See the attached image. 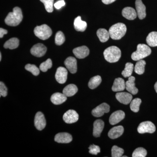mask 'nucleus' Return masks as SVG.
<instances>
[{
    "mask_svg": "<svg viewBox=\"0 0 157 157\" xmlns=\"http://www.w3.org/2000/svg\"><path fill=\"white\" fill-rule=\"evenodd\" d=\"M23 19V14L21 9L16 7L13 9V12H10L7 15L5 22L10 26H16L21 22Z\"/></svg>",
    "mask_w": 157,
    "mask_h": 157,
    "instance_id": "1",
    "label": "nucleus"
},
{
    "mask_svg": "<svg viewBox=\"0 0 157 157\" xmlns=\"http://www.w3.org/2000/svg\"><path fill=\"white\" fill-rule=\"evenodd\" d=\"M127 27L122 23H118L113 25L109 29V36L113 40H119L125 35Z\"/></svg>",
    "mask_w": 157,
    "mask_h": 157,
    "instance_id": "2",
    "label": "nucleus"
},
{
    "mask_svg": "<svg viewBox=\"0 0 157 157\" xmlns=\"http://www.w3.org/2000/svg\"><path fill=\"white\" fill-rule=\"evenodd\" d=\"M104 55L106 60L110 63L118 61L121 56L120 48L115 46H110L104 50Z\"/></svg>",
    "mask_w": 157,
    "mask_h": 157,
    "instance_id": "3",
    "label": "nucleus"
},
{
    "mask_svg": "<svg viewBox=\"0 0 157 157\" xmlns=\"http://www.w3.org/2000/svg\"><path fill=\"white\" fill-rule=\"evenodd\" d=\"M151 52V49L148 45L144 44L137 45V49L132 55V59L134 61H138L148 56Z\"/></svg>",
    "mask_w": 157,
    "mask_h": 157,
    "instance_id": "4",
    "label": "nucleus"
},
{
    "mask_svg": "<svg viewBox=\"0 0 157 157\" xmlns=\"http://www.w3.org/2000/svg\"><path fill=\"white\" fill-rule=\"evenodd\" d=\"M34 32L36 36L43 40L48 39L52 35L51 29L45 24L36 27L34 29Z\"/></svg>",
    "mask_w": 157,
    "mask_h": 157,
    "instance_id": "5",
    "label": "nucleus"
},
{
    "mask_svg": "<svg viewBox=\"0 0 157 157\" xmlns=\"http://www.w3.org/2000/svg\"><path fill=\"white\" fill-rule=\"evenodd\" d=\"M156 130L154 124L149 121L141 123L137 128V132L140 134L149 133L152 134L155 132Z\"/></svg>",
    "mask_w": 157,
    "mask_h": 157,
    "instance_id": "6",
    "label": "nucleus"
},
{
    "mask_svg": "<svg viewBox=\"0 0 157 157\" xmlns=\"http://www.w3.org/2000/svg\"><path fill=\"white\" fill-rule=\"evenodd\" d=\"M110 107L106 103H102L98 107L93 109L92 114L95 117H101L104 115V113H107L109 111Z\"/></svg>",
    "mask_w": 157,
    "mask_h": 157,
    "instance_id": "7",
    "label": "nucleus"
},
{
    "mask_svg": "<svg viewBox=\"0 0 157 157\" xmlns=\"http://www.w3.org/2000/svg\"><path fill=\"white\" fill-rule=\"evenodd\" d=\"M34 124L36 128L39 131H42L46 126V120L44 114L41 112H37L35 116Z\"/></svg>",
    "mask_w": 157,
    "mask_h": 157,
    "instance_id": "8",
    "label": "nucleus"
},
{
    "mask_svg": "<svg viewBox=\"0 0 157 157\" xmlns=\"http://www.w3.org/2000/svg\"><path fill=\"white\" fill-rule=\"evenodd\" d=\"M63 119L67 124H73L76 122L78 119L77 113L73 109H70L67 111L63 116Z\"/></svg>",
    "mask_w": 157,
    "mask_h": 157,
    "instance_id": "9",
    "label": "nucleus"
},
{
    "mask_svg": "<svg viewBox=\"0 0 157 157\" xmlns=\"http://www.w3.org/2000/svg\"><path fill=\"white\" fill-rule=\"evenodd\" d=\"M46 51L47 48L45 45L41 43H38L34 45L30 50L31 54L37 57H41L44 56Z\"/></svg>",
    "mask_w": 157,
    "mask_h": 157,
    "instance_id": "10",
    "label": "nucleus"
},
{
    "mask_svg": "<svg viewBox=\"0 0 157 157\" xmlns=\"http://www.w3.org/2000/svg\"><path fill=\"white\" fill-rule=\"evenodd\" d=\"M67 75L68 72L67 69L63 67H59L57 69L55 75L56 79L59 83L63 84L67 81Z\"/></svg>",
    "mask_w": 157,
    "mask_h": 157,
    "instance_id": "11",
    "label": "nucleus"
},
{
    "mask_svg": "<svg viewBox=\"0 0 157 157\" xmlns=\"http://www.w3.org/2000/svg\"><path fill=\"white\" fill-rule=\"evenodd\" d=\"M124 112L119 110L112 113L109 118V122L110 124L115 125L123 120L125 117Z\"/></svg>",
    "mask_w": 157,
    "mask_h": 157,
    "instance_id": "12",
    "label": "nucleus"
},
{
    "mask_svg": "<svg viewBox=\"0 0 157 157\" xmlns=\"http://www.w3.org/2000/svg\"><path fill=\"white\" fill-rule=\"evenodd\" d=\"M64 64L70 73L74 74L77 72V60L73 57H69L65 61Z\"/></svg>",
    "mask_w": 157,
    "mask_h": 157,
    "instance_id": "13",
    "label": "nucleus"
},
{
    "mask_svg": "<svg viewBox=\"0 0 157 157\" xmlns=\"http://www.w3.org/2000/svg\"><path fill=\"white\" fill-rule=\"evenodd\" d=\"M73 53L78 59H84L89 55L90 50L86 46H82L74 48Z\"/></svg>",
    "mask_w": 157,
    "mask_h": 157,
    "instance_id": "14",
    "label": "nucleus"
},
{
    "mask_svg": "<svg viewBox=\"0 0 157 157\" xmlns=\"http://www.w3.org/2000/svg\"><path fill=\"white\" fill-rule=\"evenodd\" d=\"M136 12L138 18L140 20L143 19L146 16V7L142 2L141 0H136L135 2Z\"/></svg>",
    "mask_w": 157,
    "mask_h": 157,
    "instance_id": "15",
    "label": "nucleus"
},
{
    "mask_svg": "<svg viewBox=\"0 0 157 157\" xmlns=\"http://www.w3.org/2000/svg\"><path fill=\"white\" fill-rule=\"evenodd\" d=\"M73 140L72 135L67 133H60L55 137L56 142L59 143H69Z\"/></svg>",
    "mask_w": 157,
    "mask_h": 157,
    "instance_id": "16",
    "label": "nucleus"
},
{
    "mask_svg": "<svg viewBox=\"0 0 157 157\" xmlns=\"http://www.w3.org/2000/svg\"><path fill=\"white\" fill-rule=\"evenodd\" d=\"M116 98L121 103L127 105L129 103H131L132 101V96L131 94L128 93H117L116 94Z\"/></svg>",
    "mask_w": 157,
    "mask_h": 157,
    "instance_id": "17",
    "label": "nucleus"
},
{
    "mask_svg": "<svg viewBox=\"0 0 157 157\" xmlns=\"http://www.w3.org/2000/svg\"><path fill=\"white\" fill-rule=\"evenodd\" d=\"M135 77L131 76L129 77L128 81L125 82L126 89L133 95L136 94L138 91L137 88L135 87Z\"/></svg>",
    "mask_w": 157,
    "mask_h": 157,
    "instance_id": "18",
    "label": "nucleus"
},
{
    "mask_svg": "<svg viewBox=\"0 0 157 157\" xmlns=\"http://www.w3.org/2000/svg\"><path fill=\"white\" fill-rule=\"evenodd\" d=\"M104 126V123L101 120H97L94 124L93 135L95 137H98L101 136Z\"/></svg>",
    "mask_w": 157,
    "mask_h": 157,
    "instance_id": "19",
    "label": "nucleus"
},
{
    "mask_svg": "<svg viewBox=\"0 0 157 157\" xmlns=\"http://www.w3.org/2000/svg\"><path fill=\"white\" fill-rule=\"evenodd\" d=\"M123 17L129 20L135 19L137 16V13L135 9L132 7H126L123 9L122 11Z\"/></svg>",
    "mask_w": 157,
    "mask_h": 157,
    "instance_id": "20",
    "label": "nucleus"
},
{
    "mask_svg": "<svg viewBox=\"0 0 157 157\" xmlns=\"http://www.w3.org/2000/svg\"><path fill=\"white\" fill-rule=\"evenodd\" d=\"M124 128L122 126L113 127L109 130L108 132V136L111 139H116L120 137L123 134Z\"/></svg>",
    "mask_w": 157,
    "mask_h": 157,
    "instance_id": "21",
    "label": "nucleus"
},
{
    "mask_svg": "<svg viewBox=\"0 0 157 157\" xmlns=\"http://www.w3.org/2000/svg\"><path fill=\"white\" fill-rule=\"evenodd\" d=\"M67 96H65L63 93H55L51 97V101L55 105L61 104L67 101Z\"/></svg>",
    "mask_w": 157,
    "mask_h": 157,
    "instance_id": "22",
    "label": "nucleus"
},
{
    "mask_svg": "<svg viewBox=\"0 0 157 157\" xmlns=\"http://www.w3.org/2000/svg\"><path fill=\"white\" fill-rule=\"evenodd\" d=\"M126 89L125 82L122 78H116L114 80L112 90L114 92H120Z\"/></svg>",
    "mask_w": 157,
    "mask_h": 157,
    "instance_id": "23",
    "label": "nucleus"
},
{
    "mask_svg": "<svg viewBox=\"0 0 157 157\" xmlns=\"http://www.w3.org/2000/svg\"><path fill=\"white\" fill-rule=\"evenodd\" d=\"M74 26L75 29L78 32H84L87 27V24L82 20L80 16H78L74 20Z\"/></svg>",
    "mask_w": 157,
    "mask_h": 157,
    "instance_id": "24",
    "label": "nucleus"
},
{
    "mask_svg": "<svg viewBox=\"0 0 157 157\" xmlns=\"http://www.w3.org/2000/svg\"><path fill=\"white\" fill-rule=\"evenodd\" d=\"M78 91V88L75 85L71 84L67 86L63 90V93L67 97L74 96Z\"/></svg>",
    "mask_w": 157,
    "mask_h": 157,
    "instance_id": "25",
    "label": "nucleus"
},
{
    "mask_svg": "<svg viewBox=\"0 0 157 157\" xmlns=\"http://www.w3.org/2000/svg\"><path fill=\"white\" fill-rule=\"evenodd\" d=\"M146 42L149 46H157V32H152L150 33L147 37Z\"/></svg>",
    "mask_w": 157,
    "mask_h": 157,
    "instance_id": "26",
    "label": "nucleus"
},
{
    "mask_svg": "<svg viewBox=\"0 0 157 157\" xmlns=\"http://www.w3.org/2000/svg\"><path fill=\"white\" fill-rule=\"evenodd\" d=\"M97 34L99 40L102 42H107L110 36L109 32L104 29H99L97 31Z\"/></svg>",
    "mask_w": 157,
    "mask_h": 157,
    "instance_id": "27",
    "label": "nucleus"
},
{
    "mask_svg": "<svg viewBox=\"0 0 157 157\" xmlns=\"http://www.w3.org/2000/svg\"><path fill=\"white\" fill-rule=\"evenodd\" d=\"M19 44V41L16 38H11L7 41L4 45L5 48L14 49L18 47Z\"/></svg>",
    "mask_w": 157,
    "mask_h": 157,
    "instance_id": "28",
    "label": "nucleus"
},
{
    "mask_svg": "<svg viewBox=\"0 0 157 157\" xmlns=\"http://www.w3.org/2000/svg\"><path fill=\"white\" fill-rule=\"evenodd\" d=\"M102 79L100 76H96L91 78L88 83V86L91 89H94L101 84Z\"/></svg>",
    "mask_w": 157,
    "mask_h": 157,
    "instance_id": "29",
    "label": "nucleus"
},
{
    "mask_svg": "<svg viewBox=\"0 0 157 157\" xmlns=\"http://www.w3.org/2000/svg\"><path fill=\"white\" fill-rule=\"evenodd\" d=\"M146 62L144 60L141 59L138 60L135 65V73L138 75H141L144 72Z\"/></svg>",
    "mask_w": 157,
    "mask_h": 157,
    "instance_id": "30",
    "label": "nucleus"
},
{
    "mask_svg": "<svg viewBox=\"0 0 157 157\" xmlns=\"http://www.w3.org/2000/svg\"><path fill=\"white\" fill-rule=\"evenodd\" d=\"M134 70V65L131 63H128L126 64L124 70L122 72V75L125 78L129 77L132 76Z\"/></svg>",
    "mask_w": 157,
    "mask_h": 157,
    "instance_id": "31",
    "label": "nucleus"
},
{
    "mask_svg": "<svg viewBox=\"0 0 157 157\" xmlns=\"http://www.w3.org/2000/svg\"><path fill=\"white\" fill-rule=\"evenodd\" d=\"M141 103V100L139 98H135L134 100H132L130 104V108L131 110L134 112H138Z\"/></svg>",
    "mask_w": 157,
    "mask_h": 157,
    "instance_id": "32",
    "label": "nucleus"
},
{
    "mask_svg": "<svg viewBox=\"0 0 157 157\" xmlns=\"http://www.w3.org/2000/svg\"><path fill=\"white\" fill-rule=\"evenodd\" d=\"M52 61L50 59L46 60L45 62H43L39 66V69L43 72H46L48 69L52 67Z\"/></svg>",
    "mask_w": 157,
    "mask_h": 157,
    "instance_id": "33",
    "label": "nucleus"
},
{
    "mask_svg": "<svg viewBox=\"0 0 157 157\" xmlns=\"http://www.w3.org/2000/svg\"><path fill=\"white\" fill-rule=\"evenodd\" d=\"M147 154L146 150L143 147H138L133 152L132 154L133 157H145Z\"/></svg>",
    "mask_w": 157,
    "mask_h": 157,
    "instance_id": "34",
    "label": "nucleus"
},
{
    "mask_svg": "<svg viewBox=\"0 0 157 157\" xmlns=\"http://www.w3.org/2000/svg\"><path fill=\"white\" fill-rule=\"evenodd\" d=\"M25 70L31 72L33 75L35 76H37L40 73L39 69L35 65H32L30 64H28L25 67Z\"/></svg>",
    "mask_w": 157,
    "mask_h": 157,
    "instance_id": "35",
    "label": "nucleus"
},
{
    "mask_svg": "<svg viewBox=\"0 0 157 157\" xmlns=\"http://www.w3.org/2000/svg\"><path fill=\"white\" fill-rule=\"evenodd\" d=\"M124 153V150L117 146L114 145L111 149V155L113 157H120L122 156Z\"/></svg>",
    "mask_w": 157,
    "mask_h": 157,
    "instance_id": "36",
    "label": "nucleus"
},
{
    "mask_svg": "<svg viewBox=\"0 0 157 157\" xmlns=\"http://www.w3.org/2000/svg\"><path fill=\"white\" fill-rule=\"evenodd\" d=\"M44 4L46 11L51 13L53 11L54 0H40Z\"/></svg>",
    "mask_w": 157,
    "mask_h": 157,
    "instance_id": "37",
    "label": "nucleus"
},
{
    "mask_svg": "<svg viewBox=\"0 0 157 157\" xmlns=\"http://www.w3.org/2000/svg\"><path fill=\"white\" fill-rule=\"evenodd\" d=\"M65 41L64 35L61 31H59L56 33L55 37V43L57 45H60L63 44Z\"/></svg>",
    "mask_w": 157,
    "mask_h": 157,
    "instance_id": "38",
    "label": "nucleus"
},
{
    "mask_svg": "<svg viewBox=\"0 0 157 157\" xmlns=\"http://www.w3.org/2000/svg\"><path fill=\"white\" fill-rule=\"evenodd\" d=\"M89 149L90 153L94 155H97L101 151L100 147L94 144L90 145L89 147Z\"/></svg>",
    "mask_w": 157,
    "mask_h": 157,
    "instance_id": "39",
    "label": "nucleus"
},
{
    "mask_svg": "<svg viewBox=\"0 0 157 157\" xmlns=\"http://www.w3.org/2000/svg\"><path fill=\"white\" fill-rule=\"evenodd\" d=\"M0 94L3 97H6L8 94V89L2 82H0Z\"/></svg>",
    "mask_w": 157,
    "mask_h": 157,
    "instance_id": "40",
    "label": "nucleus"
},
{
    "mask_svg": "<svg viewBox=\"0 0 157 157\" xmlns=\"http://www.w3.org/2000/svg\"><path fill=\"white\" fill-rule=\"evenodd\" d=\"M65 1L64 0H60V1H59L55 3L54 6L56 9H59L63 6H65Z\"/></svg>",
    "mask_w": 157,
    "mask_h": 157,
    "instance_id": "41",
    "label": "nucleus"
},
{
    "mask_svg": "<svg viewBox=\"0 0 157 157\" xmlns=\"http://www.w3.org/2000/svg\"><path fill=\"white\" fill-rule=\"evenodd\" d=\"M8 33V31L2 28L0 29V38H3L4 35Z\"/></svg>",
    "mask_w": 157,
    "mask_h": 157,
    "instance_id": "42",
    "label": "nucleus"
},
{
    "mask_svg": "<svg viewBox=\"0 0 157 157\" xmlns=\"http://www.w3.org/2000/svg\"><path fill=\"white\" fill-rule=\"evenodd\" d=\"M116 0H102V2L105 5H109L115 2Z\"/></svg>",
    "mask_w": 157,
    "mask_h": 157,
    "instance_id": "43",
    "label": "nucleus"
},
{
    "mask_svg": "<svg viewBox=\"0 0 157 157\" xmlns=\"http://www.w3.org/2000/svg\"><path fill=\"white\" fill-rule=\"evenodd\" d=\"M155 90L156 92V93H157V82L155 85Z\"/></svg>",
    "mask_w": 157,
    "mask_h": 157,
    "instance_id": "44",
    "label": "nucleus"
},
{
    "mask_svg": "<svg viewBox=\"0 0 157 157\" xmlns=\"http://www.w3.org/2000/svg\"><path fill=\"white\" fill-rule=\"evenodd\" d=\"M2 60V53H0V61Z\"/></svg>",
    "mask_w": 157,
    "mask_h": 157,
    "instance_id": "45",
    "label": "nucleus"
},
{
    "mask_svg": "<svg viewBox=\"0 0 157 157\" xmlns=\"http://www.w3.org/2000/svg\"><path fill=\"white\" fill-rule=\"evenodd\" d=\"M123 157H127V156H123Z\"/></svg>",
    "mask_w": 157,
    "mask_h": 157,
    "instance_id": "46",
    "label": "nucleus"
}]
</instances>
